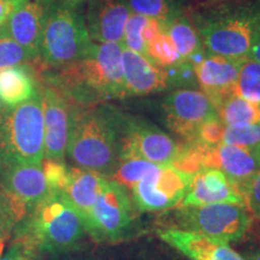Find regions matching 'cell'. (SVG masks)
<instances>
[{
	"instance_id": "cell-1",
	"label": "cell",
	"mask_w": 260,
	"mask_h": 260,
	"mask_svg": "<svg viewBox=\"0 0 260 260\" xmlns=\"http://www.w3.org/2000/svg\"><path fill=\"white\" fill-rule=\"evenodd\" d=\"M80 214L90 241L123 245L142 234L140 213L118 182L96 172L69 165L63 190Z\"/></svg>"
},
{
	"instance_id": "cell-2",
	"label": "cell",
	"mask_w": 260,
	"mask_h": 260,
	"mask_svg": "<svg viewBox=\"0 0 260 260\" xmlns=\"http://www.w3.org/2000/svg\"><path fill=\"white\" fill-rule=\"evenodd\" d=\"M122 44H94L88 57L67 67L45 68L38 74L77 106H93L126 98L122 70Z\"/></svg>"
},
{
	"instance_id": "cell-3",
	"label": "cell",
	"mask_w": 260,
	"mask_h": 260,
	"mask_svg": "<svg viewBox=\"0 0 260 260\" xmlns=\"http://www.w3.org/2000/svg\"><path fill=\"white\" fill-rule=\"evenodd\" d=\"M119 113L107 103L73 106L67 147L71 167L112 177L119 161Z\"/></svg>"
},
{
	"instance_id": "cell-4",
	"label": "cell",
	"mask_w": 260,
	"mask_h": 260,
	"mask_svg": "<svg viewBox=\"0 0 260 260\" xmlns=\"http://www.w3.org/2000/svg\"><path fill=\"white\" fill-rule=\"evenodd\" d=\"M206 52L247 59L260 35V5L226 0L191 18Z\"/></svg>"
},
{
	"instance_id": "cell-5",
	"label": "cell",
	"mask_w": 260,
	"mask_h": 260,
	"mask_svg": "<svg viewBox=\"0 0 260 260\" xmlns=\"http://www.w3.org/2000/svg\"><path fill=\"white\" fill-rule=\"evenodd\" d=\"M15 233L27 235L44 255L76 251L92 242L80 214L58 190H50Z\"/></svg>"
},
{
	"instance_id": "cell-6",
	"label": "cell",
	"mask_w": 260,
	"mask_h": 260,
	"mask_svg": "<svg viewBox=\"0 0 260 260\" xmlns=\"http://www.w3.org/2000/svg\"><path fill=\"white\" fill-rule=\"evenodd\" d=\"M93 47L79 4L71 0H47L39 51L44 67L58 69L76 63L88 57Z\"/></svg>"
},
{
	"instance_id": "cell-7",
	"label": "cell",
	"mask_w": 260,
	"mask_h": 260,
	"mask_svg": "<svg viewBox=\"0 0 260 260\" xmlns=\"http://www.w3.org/2000/svg\"><path fill=\"white\" fill-rule=\"evenodd\" d=\"M45 153L44 106L40 90L27 102L5 107L0 122V162L42 165Z\"/></svg>"
},
{
	"instance_id": "cell-8",
	"label": "cell",
	"mask_w": 260,
	"mask_h": 260,
	"mask_svg": "<svg viewBox=\"0 0 260 260\" xmlns=\"http://www.w3.org/2000/svg\"><path fill=\"white\" fill-rule=\"evenodd\" d=\"M160 228H175L186 232L237 243L245 236L252 223V217L243 205L212 204L204 206H177L162 212Z\"/></svg>"
},
{
	"instance_id": "cell-9",
	"label": "cell",
	"mask_w": 260,
	"mask_h": 260,
	"mask_svg": "<svg viewBox=\"0 0 260 260\" xmlns=\"http://www.w3.org/2000/svg\"><path fill=\"white\" fill-rule=\"evenodd\" d=\"M191 176L171 164L151 162L126 191L140 214L162 213L181 204L189 189Z\"/></svg>"
},
{
	"instance_id": "cell-10",
	"label": "cell",
	"mask_w": 260,
	"mask_h": 260,
	"mask_svg": "<svg viewBox=\"0 0 260 260\" xmlns=\"http://www.w3.org/2000/svg\"><path fill=\"white\" fill-rule=\"evenodd\" d=\"M48 193L50 187L42 165L0 162V206L16 229Z\"/></svg>"
},
{
	"instance_id": "cell-11",
	"label": "cell",
	"mask_w": 260,
	"mask_h": 260,
	"mask_svg": "<svg viewBox=\"0 0 260 260\" xmlns=\"http://www.w3.org/2000/svg\"><path fill=\"white\" fill-rule=\"evenodd\" d=\"M180 144L153 123L142 117L119 113V160L140 158L164 165L176 159Z\"/></svg>"
},
{
	"instance_id": "cell-12",
	"label": "cell",
	"mask_w": 260,
	"mask_h": 260,
	"mask_svg": "<svg viewBox=\"0 0 260 260\" xmlns=\"http://www.w3.org/2000/svg\"><path fill=\"white\" fill-rule=\"evenodd\" d=\"M213 117H218L217 109L201 90L176 89L160 102L162 123L183 141L194 140L200 125Z\"/></svg>"
},
{
	"instance_id": "cell-13",
	"label": "cell",
	"mask_w": 260,
	"mask_h": 260,
	"mask_svg": "<svg viewBox=\"0 0 260 260\" xmlns=\"http://www.w3.org/2000/svg\"><path fill=\"white\" fill-rule=\"evenodd\" d=\"M40 86L45 124L44 159L67 161V147L74 104L50 84L40 82Z\"/></svg>"
},
{
	"instance_id": "cell-14",
	"label": "cell",
	"mask_w": 260,
	"mask_h": 260,
	"mask_svg": "<svg viewBox=\"0 0 260 260\" xmlns=\"http://www.w3.org/2000/svg\"><path fill=\"white\" fill-rule=\"evenodd\" d=\"M157 237L188 260H245L222 240L175 228H158Z\"/></svg>"
},
{
	"instance_id": "cell-15",
	"label": "cell",
	"mask_w": 260,
	"mask_h": 260,
	"mask_svg": "<svg viewBox=\"0 0 260 260\" xmlns=\"http://www.w3.org/2000/svg\"><path fill=\"white\" fill-rule=\"evenodd\" d=\"M243 60L206 52L201 60L194 65L198 86L216 109L228 96L233 95Z\"/></svg>"
},
{
	"instance_id": "cell-16",
	"label": "cell",
	"mask_w": 260,
	"mask_h": 260,
	"mask_svg": "<svg viewBox=\"0 0 260 260\" xmlns=\"http://www.w3.org/2000/svg\"><path fill=\"white\" fill-rule=\"evenodd\" d=\"M212 204H236L245 206V200L241 190L222 170L205 168L191 176L189 189L178 206H204Z\"/></svg>"
},
{
	"instance_id": "cell-17",
	"label": "cell",
	"mask_w": 260,
	"mask_h": 260,
	"mask_svg": "<svg viewBox=\"0 0 260 260\" xmlns=\"http://www.w3.org/2000/svg\"><path fill=\"white\" fill-rule=\"evenodd\" d=\"M130 14L125 0H89L84 21L90 39L99 44H122Z\"/></svg>"
},
{
	"instance_id": "cell-18",
	"label": "cell",
	"mask_w": 260,
	"mask_h": 260,
	"mask_svg": "<svg viewBox=\"0 0 260 260\" xmlns=\"http://www.w3.org/2000/svg\"><path fill=\"white\" fill-rule=\"evenodd\" d=\"M122 70L126 98L144 96L170 89L164 69L155 67L142 54L123 48Z\"/></svg>"
},
{
	"instance_id": "cell-19",
	"label": "cell",
	"mask_w": 260,
	"mask_h": 260,
	"mask_svg": "<svg viewBox=\"0 0 260 260\" xmlns=\"http://www.w3.org/2000/svg\"><path fill=\"white\" fill-rule=\"evenodd\" d=\"M47 0H29L3 25L16 42L39 57Z\"/></svg>"
},
{
	"instance_id": "cell-20",
	"label": "cell",
	"mask_w": 260,
	"mask_h": 260,
	"mask_svg": "<svg viewBox=\"0 0 260 260\" xmlns=\"http://www.w3.org/2000/svg\"><path fill=\"white\" fill-rule=\"evenodd\" d=\"M214 168L222 170L241 193L246 182L260 170L254 149L224 144L216 148Z\"/></svg>"
},
{
	"instance_id": "cell-21",
	"label": "cell",
	"mask_w": 260,
	"mask_h": 260,
	"mask_svg": "<svg viewBox=\"0 0 260 260\" xmlns=\"http://www.w3.org/2000/svg\"><path fill=\"white\" fill-rule=\"evenodd\" d=\"M40 90V81L31 65L0 69V102L5 107H15L27 102Z\"/></svg>"
},
{
	"instance_id": "cell-22",
	"label": "cell",
	"mask_w": 260,
	"mask_h": 260,
	"mask_svg": "<svg viewBox=\"0 0 260 260\" xmlns=\"http://www.w3.org/2000/svg\"><path fill=\"white\" fill-rule=\"evenodd\" d=\"M162 29L174 42L181 58L187 59L193 57L198 52L205 50L199 32L187 11L182 12L167 23H162Z\"/></svg>"
},
{
	"instance_id": "cell-23",
	"label": "cell",
	"mask_w": 260,
	"mask_h": 260,
	"mask_svg": "<svg viewBox=\"0 0 260 260\" xmlns=\"http://www.w3.org/2000/svg\"><path fill=\"white\" fill-rule=\"evenodd\" d=\"M217 113L224 125L260 123V104L248 102L234 94L217 107Z\"/></svg>"
},
{
	"instance_id": "cell-24",
	"label": "cell",
	"mask_w": 260,
	"mask_h": 260,
	"mask_svg": "<svg viewBox=\"0 0 260 260\" xmlns=\"http://www.w3.org/2000/svg\"><path fill=\"white\" fill-rule=\"evenodd\" d=\"M42 260H130L129 247L123 245H89L63 254L44 255Z\"/></svg>"
},
{
	"instance_id": "cell-25",
	"label": "cell",
	"mask_w": 260,
	"mask_h": 260,
	"mask_svg": "<svg viewBox=\"0 0 260 260\" xmlns=\"http://www.w3.org/2000/svg\"><path fill=\"white\" fill-rule=\"evenodd\" d=\"M125 2L133 14L159 19L162 23H167L186 11L182 0H125Z\"/></svg>"
},
{
	"instance_id": "cell-26",
	"label": "cell",
	"mask_w": 260,
	"mask_h": 260,
	"mask_svg": "<svg viewBox=\"0 0 260 260\" xmlns=\"http://www.w3.org/2000/svg\"><path fill=\"white\" fill-rule=\"evenodd\" d=\"M145 57L160 69H169L180 63L182 58L174 42L164 29L145 46Z\"/></svg>"
},
{
	"instance_id": "cell-27",
	"label": "cell",
	"mask_w": 260,
	"mask_h": 260,
	"mask_svg": "<svg viewBox=\"0 0 260 260\" xmlns=\"http://www.w3.org/2000/svg\"><path fill=\"white\" fill-rule=\"evenodd\" d=\"M233 94L248 102L260 104V63L248 58L243 60Z\"/></svg>"
},
{
	"instance_id": "cell-28",
	"label": "cell",
	"mask_w": 260,
	"mask_h": 260,
	"mask_svg": "<svg viewBox=\"0 0 260 260\" xmlns=\"http://www.w3.org/2000/svg\"><path fill=\"white\" fill-rule=\"evenodd\" d=\"M38 59L39 57L10 37L3 25L0 27V69L18 65H31Z\"/></svg>"
},
{
	"instance_id": "cell-29",
	"label": "cell",
	"mask_w": 260,
	"mask_h": 260,
	"mask_svg": "<svg viewBox=\"0 0 260 260\" xmlns=\"http://www.w3.org/2000/svg\"><path fill=\"white\" fill-rule=\"evenodd\" d=\"M159 240V239H158ZM130 260H188L164 242L147 240L129 247Z\"/></svg>"
},
{
	"instance_id": "cell-30",
	"label": "cell",
	"mask_w": 260,
	"mask_h": 260,
	"mask_svg": "<svg viewBox=\"0 0 260 260\" xmlns=\"http://www.w3.org/2000/svg\"><path fill=\"white\" fill-rule=\"evenodd\" d=\"M8 248H4L0 260H42L44 254L24 234L15 233L10 237Z\"/></svg>"
},
{
	"instance_id": "cell-31",
	"label": "cell",
	"mask_w": 260,
	"mask_h": 260,
	"mask_svg": "<svg viewBox=\"0 0 260 260\" xmlns=\"http://www.w3.org/2000/svg\"><path fill=\"white\" fill-rule=\"evenodd\" d=\"M222 144L254 148L260 144V123L225 125Z\"/></svg>"
},
{
	"instance_id": "cell-32",
	"label": "cell",
	"mask_w": 260,
	"mask_h": 260,
	"mask_svg": "<svg viewBox=\"0 0 260 260\" xmlns=\"http://www.w3.org/2000/svg\"><path fill=\"white\" fill-rule=\"evenodd\" d=\"M147 21L148 17H145V16L133 14V12L130 14L125 23L124 35H123V48H128L130 51L145 56V41L142 38V31L147 24Z\"/></svg>"
},
{
	"instance_id": "cell-33",
	"label": "cell",
	"mask_w": 260,
	"mask_h": 260,
	"mask_svg": "<svg viewBox=\"0 0 260 260\" xmlns=\"http://www.w3.org/2000/svg\"><path fill=\"white\" fill-rule=\"evenodd\" d=\"M224 129L225 125L220 121L219 117H213L200 125L194 140L206 147L216 148L222 144Z\"/></svg>"
},
{
	"instance_id": "cell-34",
	"label": "cell",
	"mask_w": 260,
	"mask_h": 260,
	"mask_svg": "<svg viewBox=\"0 0 260 260\" xmlns=\"http://www.w3.org/2000/svg\"><path fill=\"white\" fill-rule=\"evenodd\" d=\"M236 245L245 260H260V222L252 219L249 229Z\"/></svg>"
},
{
	"instance_id": "cell-35",
	"label": "cell",
	"mask_w": 260,
	"mask_h": 260,
	"mask_svg": "<svg viewBox=\"0 0 260 260\" xmlns=\"http://www.w3.org/2000/svg\"><path fill=\"white\" fill-rule=\"evenodd\" d=\"M245 206L253 220L260 222V170L242 188Z\"/></svg>"
},
{
	"instance_id": "cell-36",
	"label": "cell",
	"mask_w": 260,
	"mask_h": 260,
	"mask_svg": "<svg viewBox=\"0 0 260 260\" xmlns=\"http://www.w3.org/2000/svg\"><path fill=\"white\" fill-rule=\"evenodd\" d=\"M28 2L29 0H0V27L4 25L12 14Z\"/></svg>"
},
{
	"instance_id": "cell-37",
	"label": "cell",
	"mask_w": 260,
	"mask_h": 260,
	"mask_svg": "<svg viewBox=\"0 0 260 260\" xmlns=\"http://www.w3.org/2000/svg\"><path fill=\"white\" fill-rule=\"evenodd\" d=\"M16 229L14 222L5 212V210L0 206V243L9 241Z\"/></svg>"
},
{
	"instance_id": "cell-38",
	"label": "cell",
	"mask_w": 260,
	"mask_h": 260,
	"mask_svg": "<svg viewBox=\"0 0 260 260\" xmlns=\"http://www.w3.org/2000/svg\"><path fill=\"white\" fill-rule=\"evenodd\" d=\"M162 30V23L161 21L155 18H148L147 24L144 28V31H142V38H144L145 46L147 42H149L152 39H154L157 35Z\"/></svg>"
},
{
	"instance_id": "cell-39",
	"label": "cell",
	"mask_w": 260,
	"mask_h": 260,
	"mask_svg": "<svg viewBox=\"0 0 260 260\" xmlns=\"http://www.w3.org/2000/svg\"><path fill=\"white\" fill-rule=\"evenodd\" d=\"M248 59H252V60L260 63V35H259V38L256 39L254 45H253L251 52H249Z\"/></svg>"
},
{
	"instance_id": "cell-40",
	"label": "cell",
	"mask_w": 260,
	"mask_h": 260,
	"mask_svg": "<svg viewBox=\"0 0 260 260\" xmlns=\"http://www.w3.org/2000/svg\"><path fill=\"white\" fill-rule=\"evenodd\" d=\"M253 149H254V153L256 155V159H258L259 165H260V144L258 146H255V147L253 148Z\"/></svg>"
},
{
	"instance_id": "cell-41",
	"label": "cell",
	"mask_w": 260,
	"mask_h": 260,
	"mask_svg": "<svg viewBox=\"0 0 260 260\" xmlns=\"http://www.w3.org/2000/svg\"><path fill=\"white\" fill-rule=\"evenodd\" d=\"M4 111H5V106L3 105L2 102H0V122H2V118H3V115H4Z\"/></svg>"
},
{
	"instance_id": "cell-42",
	"label": "cell",
	"mask_w": 260,
	"mask_h": 260,
	"mask_svg": "<svg viewBox=\"0 0 260 260\" xmlns=\"http://www.w3.org/2000/svg\"><path fill=\"white\" fill-rule=\"evenodd\" d=\"M5 243H6V242H5ZM5 243H0V255H2L3 251H4V248H5Z\"/></svg>"
},
{
	"instance_id": "cell-43",
	"label": "cell",
	"mask_w": 260,
	"mask_h": 260,
	"mask_svg": "<svg viewBox=\"0 0 260 260\" xmlns=\"http://www.w3.org/2000/svg\"><path fill=\"white\" fill-rule=\"evenodd\" d=\"M71 2H76V3H79V2H81V0H71Z\"/></svg>"
}]
</instances>
